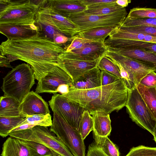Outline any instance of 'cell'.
Segmentation results:
<instances>
[{
  "instance_id": "cell-1",
  "label": "cell",
  "mask_w": 156,
  "mask_h": 156,
  "mask_svg": "<svg viewBox=\"0 0 156 156\" xmlns=\"http://www.w3.org/2000/svg\"><path fill=\"white\" fill-rule=\"evenodd\" d=\"M40 32L26 38L7 39L0 45V54L10 62L20 60L29 64L39 81L58 66L57 58L65 51L63 44L55 42Z\"/></svg>"
},
{
  "instance_id": "cell-2",
  "label": "cell",
  "mask_w": 156,
  "mask_h": 156,
  "mask_svg": "<svg viewBox=\"0 0 156 156\" xmlns=\"http://www.w3.org/2000/svg\"><path fill=\"white\" fill-rule=\"evenodd\" d=\"M128 89L122 79L111 84L88 89H71L61 95L77 103L91 115L95 112L109 114L125 106Z\"/></svg>"
},
{
  "instance_id": "cell-3",
  "label": "cell",
  "mask_w": 156,
  "mask_h": 156,
  "mask_svg": "<svg viewBox=\"0 0 156 156\" xmlns=\"http://www.w3.org/2000/svg\"><path fill=\"white\" fill-rule=\"evenodd\" d=\"M44 0H0V27L29 26L37 22Z\"/></svg>"
},
{
  "instance_id": "cell-4",
  "label": "cell",
  "mask_w": 156,
  "mask_h": 156,
  "mask_svg": "<svg viewBox=\"0 0 156 156\" xmlns=\"http://www.w3.org/2000/svg\"><path fill=\"white\" fill-rule=\"evenodd\" d=\"M34 71L28 64H19L3 78L4 96L13 98L21 103L35 83Z\"/></svg>"
},
{
  "instance_id": "cell-5",
  "label": "cell",
  "mask_w": 156,
  "mask_h": 156,
  "mask_svg": "<svg viewBox=\"0 0 156 156\" xmlns=\"http://www.w3.org/2000/svg\"><path fill=\"white\" fill-rule=\"evenodd\" d=\"M54 133L74 156H86V147L78 130L70 125L57 112H53L49 129Z\"/></svg>"
},
{
  "instance_id": "cell-6",
  "label": "cell",
  "mask_w": 156,
  "mask_h": 156,
  "mask_svg": "<svg viewBox=\"0 0 156 156\" xmlns=\"http://www.w3.org/2000/svg\"><path fill=\"white\" fill-rule=\"evenodd\" d=\"M10 136L42 144L61 156H74L69 149L48 127L35 126L31 129L11 132Z\"/></svg>"
},
{
  "instance_id": "cell-7",
  "label": "cell",
  "mask_w": 156,
  "mask_h": 156,
  "mask_svg": "<svg viewBox=\"0 0 156 156\" xmlns=\"http://www.w3.org/2000/svg\"><path fill=\"white\" fill-rule=\"evenodd\" d=\"M125 107L132 121L153 135L156 126V120L138 92L136 86L128 90Z\"/></svg>"
},
{
  "instance_id": "cell-8",
  "label": "cell",
  "mask_w": 156,
  "mask_h": 156,
  "mask_svg": "<svg viewBox=\"0 0 156 156\" xmlns=\"http://www.w3.org/2000/svg\"><path fill=\"white\" fill-rule=\"evenodd\" d=\"M127 14L126 8H124L107 15H89L82 12L71 15L68 18L78 26L79 33L97 27H117L122 24Z\"/></svg>"
},
{
  "instance_id": "cell-9",
  "label": "cell",
  "mask_w": 156,
  "mask_h": 156,
  "mask_svg": "<svg viewBox=\"0 0 156 156\" xmlns=\"http://www.w3.org/2000/svg\"><path fill=\"white\" fill-rule=\"evenodd\" d=\"M48 102L53 112H57L70 125L78 130L82 115L85 110L83 107L56 93Z\"/></svg>"
},
{
  "instance_id": "cell-10",
  "label": "cell",
  "mask_w": 156,
  "mask_h": 156,
  "mask_svg": "<svg viewBox=\"0 0 156 156\" xmlns=\"http://www.w3.org/2000/svg\"><path fill=\"white\" fill-rule=\"evenodd\" d=\"M73 83L70 76L58 66L38 81L35 92L37 94L48 93L54 94L57 93V89L60 85L67 84L70 87Z\"/></svg>"
},
{
  "instance_id": "cell-11",
  "label": "cell",
  "mask_w": 156,
  "mask_h": 156,
  "mask_svg": "<svg viewBox=\"0 0 156 156\" xmlns=\"http://www.w3.org/2000/svg\"><path fill=\"white\" fill-rule=\"evenodd\" d=\"M108 50L104 43L92 41L86 44L80 49L69 52L64 51L59 55L68 58L91 61L100 58Z\"/></svg>"
},
{
  "instance_id": "cell-12",
  "label": "cell",
  "mask_w": 156,
  "mask_h": 156,
  "mask_svg": "<svg viewBox=\"0 0 156 156\" xmlns=\"http://www.w3.org/2000/svg\"><path fill=\"white\" fill-rule=\"evenodd\" d=\"M19 110L25 117L35 114L46 115L50 113L47 102L37 93L30 91L21 103Z\"/></svg>"
},
{
  "instance_id": "cell-13",
  "label": "cell",
  "mask_w": 156,
  "mask_h": 156,
  "mask_svg": "<svg viewBox=\"0 0 156 156\" xmlns=\"http://www.w3.org/2000/svg\"><path fill=\"white\" fill-rule=\"evenodd\" d=\"M99 59L91 61H84L66 58L59 55L57 61L58 66L64 69L74 81L86 72L97 67Z\"/></svg>"
},
{
  "instance_id": "cell-14",
  "label": "cell",
  "mask_w": 156,
  "mask_h": 156,
  "mask_svg": "<svg viewBox=\"0 0 156 156\" xmlns=\"http://www.w3.org/2000/svg\"><path fill=\"white\" fill-rule=\"evenodd\" d=\"M105 55L119 62L123 67L132 73L135 76L137 85L145 75L154 71L153 69L134 59L114 52L108 50Z\"/></svg>"
},
{
  "instance_id": "cell-15",
  "label": "cell",
  "mask_w": 156,
  "mask_h": 156,
  "mask_svg": "<svg viewBox=\"0 0 156 156\" xmlns=\"http://www.w3.org/2000/svg\"><path fill=\"white\" fill-rule=\"evenodd\" d=\"M48 7L59 14L66 18L83 12L87 8L80 0H48Z\"/></svg>"
},
{
  "instance_id": "cell-16",
  "label": "cell",
  "mask_w": 156,
  "mask_h": 156,
  "mask_svg": "<svg viewBox=\"0 0 156 156\" xmlns=\"http://www.w3.org/2000/svg\"><path fill=\"white\" fill-rule=\"evenodd\" d=\"M108 50L134 59L153 69L156 72V54L140 48L118 49L108 48Z\"/></svg>"
},
{
  "instance_id": "cell-17",
  "label": "cell",
  "mask_w": 156,
  "mask_h": 156,
  "mask_svg": "<svg viewBox=\"0 0 156 156\" xmlns=\"http://www.w3.org/2000/svg\"><path fill=\"white\" fill-rule=\"evenodd\" d=\"M1 156H37L21 140L10 136L4 142Z\"/></svg>"
},
{
  "instance_id": "cell-18",
  "label": "cell",
  "mask_w": 156,
  "mask_h": 156,
  "mask_svg": "<svg viewBox=\"0 0 156 156\" xmlns=\"http://www.w3.org/2000/svg\"><path fill=\"white\" fill-rule=\"evenodd\" d=\"M107 48L118 49H142L156 54V43L111 38L109 37L104 41Z\"/></svg>"
},
{
  "instance_id": "cell-19",
  "label": "cell",
  "mask_w": 156,
  "mask_h": 156,
  "mask_svg": "<svg viewBox=\"0 0 156 156\" xmlns=\"http://www.w3.org/2000/svg\"><path fill=\"white\" fill-rule=\"evenodd\" d=\"M101 71L97 66L88 70L73 81L71 89H88L101 86Z\"/></svg>"
},
{
  "instance_id": "cell-20",
  "label": "cell",
  "mask_w": 156,
  "mask_h": 156,
  "mask_svg": "<svg viewBox=\"0 0 156 156\" xmlns=\"http://www.w3.org/2000/svg\"><path fill=\"white\" fill-rule=\"evenodd\" d=\"M47 5L52 23L59 32L69 37H73L78 33V26L70 19L57 13Z\"/></svg>"
},
{
  "instance_id": "cell-21",
  "label": "cell",
  "mask_w": 156,
  "mask_h": 156,
  "mask_svg": "<svg viewBox=\"0 0 156 156\" xmlns=\"http://www.w3.org/2000/svg\"><path fill=\"white\" fill-rule=\"evenodd\" d=\"M39 26L36 24L29 26H14L0 27L1 34L7 39L26 38L35 35L40 32Z\"/></svg>"
},
{
  "instance_id": "cell-22",
  "label": "cell",
  "mask_w": 156,
  "mask_h": 156,
  "mask_svg": "<svg viewBox=\"0 0 156 156\" xmlns=\"http://www.w3.org/2000/svg\"><path fill=\"white\" fill-rule=\"evenodd\" d=\"M92 115L93 122V134L101 137L109 135L112 130L109 114L95 112Z\"/></svg>"
},
{
  "instance_id": "cell-23",
  "label": "cell",
  "mask_w": 156,
  "mask_h": 156,
  "mask_svg": "<svg viewBox=\"0 0 156 156\" xmlns=\"http://www.w3.org/2000/svg\"><path fill=\"white\" fill-rule=\"evenodd\" d=\"M111 38L156 43V37L147 34L126 31L119 26L109 36Z\"/></svg>"
},
{
  "instance_id": "cell-24",
  "label": "cell",
  "mask_w": 156,
  "mask_h": 156,
  "mask_svg": "<svg viewBox=\"0 0 156 156\" xmlns=\"http://www.w3.org/2000/svg\"><path fill=\"white\" fill-rule=\"evenodd\" d=\"M21 102L12 97L2 96L0 97V116H23L19 110Z\"/></svg>"
},
{
  "instance_id": "cell-25",
  "label": "cell",
  "mask_w": 156,
  "mask_h": 156,
  "mask_svg": "<svg viewBox=\"0 0 156 156\" xmlns=\"http://www.w3.org/2000/svg\"><path fill=\"white\" fill-rule=\"evenodd\" d=\"M116 27H100L89 29L79 33V37L90 41L104 43L105 38Z\"/></svg>"
},
{
  "instance_id": "cell-26",
  "label": "cell",
  "mask_w": 156,
  "mask_h": 156,
  "mask_svg": "<svg viewBox=\"0 0 156 156\" xmlns=\"http://www.w3.org/2000/svg\"><path fill=\"white\" fill-rule=\"evenodd\" d=\"M136 87L152 116L156 120V87H147L139 83Z\"/></svg>"
},
{
  "instance_id": "cell-27",
  "label": "cell",
  "mask_w": 156,
  "mask_h": 156,
  "mask_svg": "<svg viewBox=\"0 0 156 156\" xmlns=\"http://www.w3.org/2000/svg\"><path fill=\"white\" fill-rule=\"evenodd\" d=\"M25 117L23 116L16 117L0 116V135L5 137L11 131L18 126Z\"/></svg>"
},
{
  "instance_id": "cell-28",
  "label": "cell",
  "mask_w": 156,
  "mask_h": 156,
  "mask_svg": "<svg viewBox=\"0 0 156 156\" xmlns=\"http://www.w3.org/2000/svg\"><path fill=\"white\" fill-rule=\"evenodd\" d=\"M96 144L107 156H119V149L108 136L101 137L93 134Z\"/></svg>"
},
{
  "instance_id": "cell-29",
  "label": "cell",
  "mask_w": 156,
  "mask_h": 156,
  "mask_svg": "<svg viewBox=\"0 0 156 156\" xmlns=\"http://www.w3.org/2000/svg\"><path fill=\"white\" fill-rule=\"evenodd\" d=\"M52 122L51 116L50 114L45 115L35 114L26 116L21 123L17 127L25 124L35 126H51L52 125Z\"/></svg>"
},
{
  "instance_id": "cell-30",
  "label": "cell",
  "mask_w": 156,
  "mask_h": 156,
  "mask_svg": "<svg viewBox=\"0 0 156 156\" xmlns=\"http://www.w3.org/2000/svg\"><path fill=\"white\" fill-rule=\"evenodd\" d=\"M93 122L92 116L87 110L83 113L80 121L78 130L83 140L90 132L93 130Z\"/></svg>"
},
{
  "instance_id": "cell-31",
  "label": "cell",
  "mask_w": 156,
  "mask_h": 156,
  "mask_svg": "<svg viewBox=\"0 0 156 156\" xmlns=\"http://www.w3.org/2000/svg\"><path fill=\"white\" fill-rule=\"evenodd\" d=\"M21 140L22 142L34 151L37 156H61L42 144L33 141Z\"/></svg>"
},
{
  "instance_id": "cell-32",
  "label": "cell",
  "mask_w": 156,
  "mask_h": 156,
  "mask_svg": "<svg viewBox=\"0 0 156 156\" xmlns=\"http://www.w3.org/2000/svg\"><path fill=\"white\" fill-rule=\"evenodd\" d=\"M108 58L118 67L121 79L128 90L131 89L137 86L135 76L132 73L124 68L119 62Z\"/></svg>"
},
{
  "instance_id": "cell-33",
  "label": "cell",
  "mask_w": 156,
  "mask_h": 156,
  "mask_svg": "<svg viewBox=\"0 0 156 156\" xmlns=\"http://www.w3.org/2000/svg\"><path fill=\"white\" fill-rule=\"evenodd\" d=\"M127 17L135 18L156 19V8L135 7L131 9Z\"/></svg>"
},
{
  "instance_id": "cell-34",
  "label": "cell",
  "mask_w": 156,
  "mask_h": 156,
  "mask_svg": "<svg viewBox=\"0 0 156 156\" xmlns=\"http://www.w3.org/2000/svg\"><path fill=\"white\" fill-rule=\"evenodd\" d=\"M97 66L101 71L109 72L121 79L118 67L105 55L99 59Z\"/></svg>"
},
{
  "instance_id": "cell-35",
  "label": "cell",
  "mask_w": 156,
  "mask_h": 156,
  "mask_svg": "<svg viewBox=\"0 0 156 156\" xmlns=\"http://www.w3.org/2000/svg\"><path fill=\"white\" fill-rule=\"evenodd\" d=\"M124 27L147 26L156 28V19L151 18H135L126 16L121 25Z\"/></svg>"
},
{
  "instance_id": "cell-36",
  "label": "cell",
  "mask_w": 156,
  "mask_h": 156,
  "mask_svg": "<svg viewBox=\"0 0 156 156\" xmlns=\"http://www.w3.org/2000/svg\"><path fill=\"white\" fill-rule=\"evenodd\" d=\"M124 8L116 4L98 8L87 9L83 12L89 15H105L117 12Z\"/></svg>"
},
{
  "instance_id": "cell-37",
  "label": "cell",
  "mask_w": 156,
  "mask_h": 156,
  "mask_svg": "<svg viewBox=\"0 0 156 156\" xmlns=\"http://www.w3.org/2000/svg\"><path fill=\"white\" fill-rule=\"evenodd\" d=\"M125 156H156V147L143 145L133 147Z\"/></svg>"
},
{
  "instance_id": "cell-38",
  "label": "cell",
  "mask_w": 156,
  "mask_h": 156,
  "mask_svg": "<svg viewBox=\"0 0 156 156\" xmlns=\"http://www.w3.org/2000/svg\"><path fill=\"white\" fill-rule=\"evenodd\" d=\"M119 27L124 30L144 34L156 37V28L147 26L134 27H124L120 25Z\"/></svg>"
},
{
  "instance_id": "cell-39",
  "label": "cell",
  "mask_w": 156,
  "mask_h": 156,
  "mask_svg": "<svg viewBox=\"0 0 156 156\" xmlns=\"http://www.w3.org/2000/svg\"><path fill=\"white\" fill-rule=\"evenodd\" d=\"M87 9L98 8L116 4V0H80Z\"/></svg>"
},
{
  "instance_id": "cell-40",
  "label": "cell",
  "mask_w": 156,
  "mask_h": 156,
  "mask_svg": "<svg viewBox=\"0 0 156 156\" xmlns=\"http://www.w3.org/2000/svg\"><path fill=\"white\" fill-rule=\"evenodd\" d=\"M71 43L64 48L66 52H69L81 48L86 44L94 41L83 38L78 37L77 35L72 37Z\"/></svg>"
},
{
  "instance_id": "cell-41",
  "label": "cell",
  "mask_w": 156,
  "mask_h": 156,
  "mask_svg": "<svg viewBox=\"0 0 156 156\" xmlns=\"http://www.w3.org/2000/svg\"><path fill=\"white\" fill-rule=\"evenodd\" d=\"M140 84L148 87H156V73L152 71L145 75L140 81Z\"/></svg>"
},
{
  "instance_id": "cell-42",
  "label": "cell",
  "mask_w": 156,
  "mask_h": 156,
  "mask_svg": "<svg viewBox=\"0 0 156 156\" xmlns=\"http://www.w3.org/2000/svg\"><path fill=\"white\" fill-rule=\"evenodd\" d=\"M120 78L115 75L107 71H101V86L109 85L114 83Z\"/></svg>"
},
{
  "instance_id": "cell-43",
  "label": "cell",
  "mask_w": 156,
  "mask_h": 156,
  "mask_svg": "<svg viewBox=\"0 0 156 156\" xmlns=\"http://www.w3.org/2000/svg\"><path fill=\"white\" fill-rule=\"evenodd\" d=\"M86 156H107L94 141L90 144Z\"/></svg>"
},
{
  "instance_id": "cell-44",
  "label": "cell",
  "mask_w": 156,
  "mask_h": 156,
  "mask_svg": "<svg viewBox=\"0 0 156 156\" xmlns=\"http://www.w3.org/2000/svg\"><path fill=\"white\" fill-rule=\"evenodd\" d=\"M71 37H69L59 33L56 35L53 39L54 41L57 43L63 44L72 41Z\"/></svg>"
},
{
  "instance_id": "cell-45",
  "label": "cell",
  "mask_w": 156,
  "mask_h": 156,
  "mask_svg": "<svg viewBox=\"0 0 156 156\" xmlns=\"http://www.w3.org/2000/svg\"><path fill=\"white\" fill-rule=\"evenodd\" d=\"M0 66L1 67L13 68L11 65L10 62L6 56L0 54Z\"/></svg>"
},
{
  "instance_id": "cell-46",
  "label": "cell",
  "mask_w": 156,
  "mask_h": 156,
  "mask_svg": "<svg viewBox=\"0 0 156 156\" xmlns=\"http://www.w3.org/2000/svg\"><path fill=\"white\" fill-rule=\"evenodd\" d=\"M35 126L34 125L28 124L23 125L15 128L11 131V133L16 131L31 129Z\"/></svg>"
},
{
  "instance_id": "cell-47",
  "label": "cell",
  "mask_w": 156,
  "mask_h": 156,
  "mask_svg": "<svg viewBox=\"0 0 156 156\" xmlns=\"http://www.w3.org/2000/svg\"><path fill=\"white\" fill-rule=\"evenodd\" d=\"M69 86L67 84L60 85L57 89V92H59L62 94H67L69 92Z\"/></svg>"
},
{
  "instance_id": "cell-48",
  "label": "cell",
  "mask_w": 156,
  "mask_h": 156,
  "mask_svg": "<svg viewBox=\"0 0 156 156\" xmlns=\"http://www.w3.org/2000/svg\"><path fill=\"white\" fill-rule=\"evenodd\" d=\"M131 2L130 0H117L116 2L118 5L123 8L127 7Z\"/></svg>"
},
{
  "instance_id": "cell-49",
  "label": "cell",
  "mask_w": 156,
  "mask_h": 156,
  "mask_svg": "<svg viewBox=\"0 0 156 156\" xmlns=\"http://www.w3.org/2000/svg\"><path fill=\"white\" fill-rule=\"evenodd\" d=\"M153 135L154 136V140L156 143V126Z\"/></svg>"
}]
</instances>
